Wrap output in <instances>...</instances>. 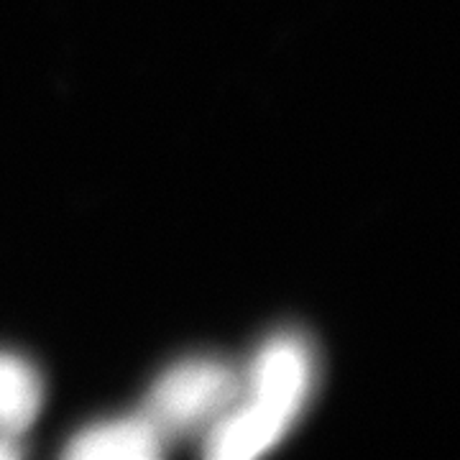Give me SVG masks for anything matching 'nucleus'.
I'll use <instances>...</instances> for the list:
<instances>
[{"instance_id":"f257e3e1","label":"nucleus","mask_w":460,"mask_h":460,"mask_svg":"<svg viewBox=\"0 0 460 460\" xmlns=\"http://www.w3.org/2000/svg\"><path fill=\"white\" fill-rule=\"evenodd\" d=\"M317 353L299 330L269 335L241 374L230 407L205 432V453L215 460L261 458L292 432L313 399Z\"/></svg>"},{"instance_id":"f03ea898","label":"nucleus","mask_w":460,"mask_h":460,"mask_svg":"<svg viewBox=\"0 0 460 460\" xmlns=\"http://www.w3.org/2000/svg\"><path fill=\"white\" fill-rule=\"evenodd\" d=\"M238 381L241 374L233 363L215 356H190L172 363L154 381L144 411L166 438L205 435L230 407Z\"/></svg>"},{"instance_id":"7ed1b4c3","label":"nucleus","mask_w":460,"mask_h":460,"mask_svg":"<svg viewBox=\"0 0 460 460\" xmlns=\"http://www.w3.org/2000/svg\"><path fill=\"white\" fill-rule=\"evenodd\" d=\"M166 435L146 411L120 414L77 429L65 447L75 460H148L164 453Z\"/></svg>"},{"instance_id":"20e7f679","label":"nucleus","mask_w":460,"mask_h":460,"mask_svg":"<svg viewBox=\"0 0 460 460\" xmlns=\"http://www.w3.org/2000/svg\"><path fill=\"white\" fill-rule=\"evenodd\" d=\"M44 404V381L31 361L0 350V440H13L31 428Z\"/></svg>"}]
</instances>
